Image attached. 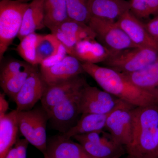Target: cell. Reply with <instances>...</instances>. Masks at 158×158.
Listing matches in <instances>:
<instances>
[{
	"instance_id": "1",
	"label": "cell",
	"mask_w": 158,
	"mask_h": 158,
	"mask_svg": "<svg viewBox=\"0 0 158 158\" xmlns=\"http://www.w3.org/2000/svg\"><path fill=\"white\" fill-rule=\"evenodd\" d=\"M88 74L103 90L135 107L158 105V88L145 90L136 86L123 74L95 64L82 63Z\"/></svg>"
},
{
	"instance_id": "2",
	"label": "cell",
	"mask_w": 158,
	"mask_h": 158,
	"mask_svg": "<svg viewBox=\"0 0 158 158\" xmlns=\"http://www.w3.org/2000/svg\"><path fill=\"white\" fill-rule=\"evenodd\" d=\"M133 117V141L126 152L134 158H158V105L136 107Z\"/></svg>"
},
{
	"instance_id": "3",
	"label": "cell",
	"mask_w": 158,
	"mask_h": 158,
	"mask_svg": "<svg viewBox=\"0 0 158 158\" xmlns=\"http://www.w3.org/2000/svg\"><path fill=\"white\" fill-rule=\"evenodd\" d=\"M158 60V51L148 47L131 48L111 52L103 62L106 67L122 73H130L143 69Z\"/></svg>"
},
{
	"instance_id": "4",
	"label": "cell",
	"mask_w": 158,
	"mask_h": 158,
	"mask_svg": "<svg viewBox=\"0 0 158 158\" xmlns=\"http://www.w3.org/2000/svg\"><path fill=\"white\" fill-rule=\"evenodd\" d=\"M29 3L15 0L0 2V60L21 28L23 17Z\"/></svg>"
},
{
	"instance_id": "5",
	"label": "cell",
	"mask_w": 158,
	"mask_h": 158,
	"mask_svg": "<svg viewBox=\"0 0 158 158\" xmlns=\"http://www.w3.org/2000/svg\"><path fill=\"white\" fill-rule=\"evenodd\" d=\"M17 119L19 131L24 138L43 153L47 144L46 125L49 119L46 111L42 106L28 111H17Z\"/></svg>"
},
{
	"instance_id": "6",
	"label": "cell",
	"mask_w": 158,
	"mask_h": 158,
	"mask_svg": "<svg viewBox=\"0 0 158 158\" xmlns=\"http://www.w3.org/2000/svg\"><path fill=\"white\" fill-rule=\"evenodd\" d=\"M136 107L120 100L109 114L105 130L114 141L125 148L131 144L133 138V111Z\"/></svg>"
},
{
	"instance_id": "7",
	"label": "cell",
	"mask_w": 158,
	"mask_h": 158,
	"mask_svg": "<svg viewBox=\"0 0 158 158\" xmlns=\"http://www.w3.org/2000/svg\"><path fill=\"white\" fill-rule=\"evenodd\" d=\"M88 25L95 35V39L110 52L135 47L116 21L91 17Z\"/></svg>"
},
{
	"instance_id": "8",
	"label": "cell",
	"mask_w": 158,
	"mask_h": 158,
	"mask_svg": "<svg viewBox=\"0 0 158 158\" xmlns=\"http://www.w3.org/2000/svg\"><path fill=\"white\" fill-rule=\"evenodd\" d=\"M120 99L104 90L86 84L80 99L81 113L109 114Z\"/></svg>"
},
{
	"instance_id": "9",
	"label": "cell",
	"mask_w": 158,
	"mask_h": 158,
	"mask_svg": "<svg viewBox=\"0 0 158 158\" xmlns=\"http://www.w3.org/2000/svg\"><path fill=\"white\" fill-rule=\"evenodd\" d=\"M83 88L56 105L48 114L54 126L62 134L73 126V123L81 114L80 99Z\"/></svg>"
},
{
	"instance_id": "10",
	"label": "cell",
	"mask_w": 158,
	"mask_h": 158,
	"mask_svg": "<svg viewBox=\"0 0 158 158\" xmlns=\"http://www.w3.org/2000/svg\"><path fill=\"white\" fill-rule=\"evenodd\" d=\"M87 83L86 80L79 75L54 85H47L40 100L42 107L48 114L56 105L81 90Z\"/></svg>"
},
{
	"instance_id": "11",
	"label": "cell",
	"mask_w": 158,
	"mask_h": 158,
	"mask_svg": "<svg viewBox=\"0 0 158 158\" xmlns=\"http://www.w3.org/2000/svg\"><path fill=\"white\" fill-rule=\"evenodd\" d=\"M47 86L40 72L36 69L30 75L15 97L14 102L16 105V110L20 112L33 109L42 98Z\"/></svg>"
},
{
	"instance_id": "12",
	"label": "cell",
	"mask_w": 158,
	"mask_h": 158,
	"mask_svg": "<svg viewBox=\"0 0 158 158\" xmlns=\"http://www.w3.org/2000/svg\"><path fill=\"white\" fill-rule=\"evenodd\" d=\"M51 31L65 47L69 55L79 41L86 38H95V34L88 24L70 19Z\"/></svg>"
},
{
	"instance_id": "13",
	"label": "cell",
	"mask_w": 158,
	"mask_h": 158,
	"mask_svg": "<svg viewBox=\"0 0 158 158\" xmlns=\"http://www.w3.org/2000/svg\"><path fill=\"white\" fill-rule=\"evenodd\" d=\"M84 73L82 62L69 55L53 66L47 68L40 67V74L47 85L68 80Z\"/></svg>"
},
{
	"instance_id": "14",
	"label": "cell",
	"mask_w": 158,
	"mask_h": 158,
	"mask_svg": "<svg viewBox=\"0 0 158 158\" xmlns=\"http://www.w3.org/2000/svg\"><path fill=\"white\" fill-rule=\"evenodd\" d=\"M116 22L136 47L151 48L158 51V44L151 37L144 23L129 11L124 13Z\"/></svg>"
},
{
	"instance_id": "15",
	"label": "cell",
	"mask_w": 158,
	"mask_h": 158,
	"mask_svg": "<svg viewBox=\"0 0 158 158\" xmlns=\"http://www.w3.org/2000/svg\"><path fill=\"white\" fill-rule=\"evenodd\" d=\"M43 154L44 158H96L89 154L81 144L62 135L48 141Z\"/></svg>"
},
{
	"instance_id": "16",
	"label": "cell",
	"mask_w": 158,
	"mask_h": 158,
	"mask_svg": "<svg viewBox=\"0 0 158 158\" xmlns=\"http://www.w3.org/2000/svg\"><path fill=\"white\" fill-rule=\"evenodd\" d=\"M111 52L95 38H88L79 41L71 53L82 63L97 64L103 63Z\"/></svg>"
},
{
	"instance_id": "17",
	"label": "cell",
	"mask_w": 158,
	"mask_h": 158,
	"mask_svg": "<svg viewBox=\"0 0 158 158\" xmlns=\"http://www.w3.org/2000/svg\"><path fill=\"white\" fill-rule=\"evenodd\" d=\"M90 18L95 17L116 21L129 11L127 0H89Z\"/></svg>"
},
{
	"instance_id": "18",
	"label": "cell",
	"mask_w": 158,
	"mask_h": 158,
	"mask_svg": "<svg viewBox=\"0 0 158 158\" xmlns=\"http://www.w3.org/2000/svg\"><path fill=\"white\" fill-rule=\"evenodd\" d=\"M19 131L17 110L0 116V158H4L17 141Z\"/></svg>"
},
{
	"instance_id": "19",
	"label": "cell",
	"mask_w": 158,
	"mask_h": 158,
	"mask_svg": "<svg viewBox=\"0 0 158 158\" xmlns=\"http://www.w3.org/2000/svg\"><path fill=\"white\" fill-rule=\"evenodd\" d=\"M44 0H34L29 3L18 36L19 41L27 35L46 27L44 23L43 6Z\"/></svg>"
},
{
	"instance_id": "20",
	"label": "cell",
	"mask_w": 158,
	"mask_h": 158,
	"mask_svg": "<svg viewBox=\"0 0 158 158\" xmlns=\"http://www.w3.org/2000/svg\"><path fill=\"white\" fill-rule=\"evenodd\" d=\"M108 114L83 113L76 124L62 135L71 138L77 135L105 130Z\"/></svg>"
},
{
	"instance_id": "21",
	"label": "cell",
	"mask_w": 158,
	"mask_h": 158,
	"mask_svg": "<svg viewBox=\"0 0 158 158\" xmlns=\"http://www.w3.org/2000/svg\"><path fill=\"white\" fill-rule=\"evenodd\" d=\"M44 23L50 31L69 19L65 0H44Z\"/></svg>"
},
{
	"instance_id": "22",
	"label": "cell",
	"mask_w": 158,
	"mask_h": 158,
	"mask_svg": "<svg viewBox=\"0 0 158 158\" xmlns=\"http://www.w3.org/2000/svg\"><path fill=\"white\" fill-rule=\"evenodd\" d=\"M123 74L133 84L142 89L154 90L158 88V60L138 71Z\"/></svg>"
},
{
	"instance_id": "23",
	"label": "cell",
	"mask_w": 158,
	"mask_h": 158,
	"mask_svg": "<svg viewBox=\"0 0 158 158\" xmlns=\"http://www.w3.org/2000/svg\"><path fill=\"white\" fill-rule=\"evenodd\" d=\"M42 34L32 33L23 38L15 50L24 61L33 65H38L37 58V44Z\"/></svg>"
},
{
	"instance_id": "24",
	"label": "cell",
	"mask_w": 158,
	"mask_h": 158,
	"mask_svg": "<svg viewBox=\"0 0 158 158\" xmlns=\"http://www.w3.org/2000/svg\"><path fill=\"white\" fill-rule=\"evenodd\" d=\"M36 69V66L31 65L19 73L1 81V88L4 93L14 101L15 97L24 85L27 79Z\"/></svg>"
},
{
	"instance_id": "25",
	"label": "cell",
	"mask_w": 158,
	"mask_h": 158,
	"mask_svg": "<svg viewBox=\"0 0 158 158\" xmlns=\"http://www.w3.org/2000/svg\"><path fill=\"white\" fill-rule=\"evenodd\" d=\"M129 11L138 19L158 15V0H128Z\"/></svg>"
},
{
	"instance_id": "26",
	"label": "cell",
	"mask_w": 158,
	"mask_h": 158,
	"mask_svg": "<svg viewBox=\"0 0 158 158\" xmlns=\"http://www.w3.org/2000/svg\"><path fill=\"white\" fill-rule=\"evenodd\" d=\"M61 44V43L53 34L43 35L37 46V58L38 65L56 53Z\"/></svg>"
},
{
	"instance_id": "27",
	"label": "cell",
	"mask_w": 158,
	"mask_h": 158,
	"mask_svg": "<svg viewBox=\"0 0 158 158\" xmlns=\"http://www.w3.org/2000/svg\"><path fill=\"white\" fill-rule=\"evenodd\" d=\"M69 19L88 24L90 19L89 0H65Z\"/></svg>"
},
{
	"instance_id": "28",
	"label": "cell",
	"mask_w": 158,
	"mask_h": 158,
	"mask_svg": "<svg viewBox=\"0 0 158 158\" xmlns=\"http://www.w3.org/2000/svg\"><path fill=\"white\" fill-rule=\"evenodd\" d=\"M31 65L25 61L12 60L7 62L1 70L0 81H2L10 77L29 68Z\"/></svg>"
},
{
	"instance_id": "29",
	"label": "cell",
	"mask_w": 158,
	"mask_h": 158,
	"mask_svg": "<svg viewBox=\"0 0 158 158\" xmlns=\"http://www.w3.org/2000/svg\"><path fill=\"white\" fill-rule=\"evenodd\" d=\"M29 142L25 139L18 138L17 141L4 158H27Z\"/></svg>"
},
{
	"instance_id": "30",
	"label": "cell",
	"mask_w": 158,
	"mask_h": 158,
	"mask_svg": "<svg viewBox=\"0 0 158 158\" xmlns=\"http://www.w3.org/2000/svg\"><path fill=\"white\" fill-rule=\"evenodd\" d=\"M68 55L67 50L63 44H61L56 52L52 56L44 60L40 65L41 68H47L56 65L62 61Z\"/></svg>"
},
{
	"instance_id": "31",
	"label": "cell",
	"mask_w": 158,
	"mask_h": 158,
	"mask_svg": "<svg viewBox=\"0 0 158 158\" xmlns=\"http://www.w3.org/2000/svg\"><path fill=\"white\" fill-rule=\"evenodd\" d=\"M144 24L151 37L158 44V15L144 23Z\"/></svg>"
},
{
	"instance_id": "32",
	"label": "cell",
	"mask_w": 158,
	"mask_h": 158,
	"mask_svg": "<svg viewBox=\"0 0 158 158\" xmlns=\"http://www.w3.org/2000/svg\"><path fill=\"white\" fill-rule=\"evenodd\" d=\"M5 93L0 94V116L6 114L9 107V104L5 98Z\"/></svg>"
},
{
	"instance_id": "33",
	"label": "cell",
	"mask_w": 158,
	"mask_h": 158,
	"mask_svg": "<svg viewBox=\"0 0 158 158\" xmlns=\"http://www.w3.org/2000/svg\"><path fill=\"white\" fill-rule=\"evenodd\" d=\"M15 1L23 3H29L31 2L32 1H34V0H15Z\"/></svg>"
},
{
	"instance_id": "34",
	"label": "cell",
	"mask_w": 158,
	"mask_h": 158,
	"mask_svg": "<svg viewBox=\"0 0 158 158\" xmlns=\"http://www.w3.org/2000/svg\"><path fill=\"white\" fill-rule=\"evenodd\" d=\"M121 156H117L115 157H114L113 158H121Z\"/></svg>"
},
{
	"instance_id": "35",
	"label": "cell",
	"mask_w": 158,
	"mask_h": 158,
	"mask_svg": "<svg viewBox=\"0 0 158 158\" xmlns=\"http://www.w3.org/2000/svg\"><path fill=\"white\" fill-rule=\"evenodd\" d=\"M126 158H134L132 157L131 156L127 155V157Z\"/></svg>"
},
{
	"instance_id": "36",
	"label": "cell",
	"mask_w": 158,
	"mask_h": 158,
	"mask_svg": "<svg viewBox=\"0 0 158 158\" xmlns=\"http://www.w3.org/2000/svg\"><path fill=\"white\" fill-rule=\"evenodd\" d=\"M1 1H3V0H1Z\"/></svg>"
}]
</instances>
